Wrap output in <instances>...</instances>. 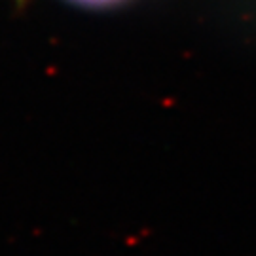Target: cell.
<instances>
[{
    "label": "cell",
    "instance_id": "cell-1",
    "mask_svg": "<svg viewBox=\"0 0 256 256\" xmlns=\"http://www.w3.org/2000/svg\"><path fill=\"white\" fill-rule=\"evenodd\" d=\"M74 2H82V4H92V6H99V4H110L116 0H74Z\"/></svg>",
    "mask_w": 256,
    "mask_h": 256
}]
</instances>
